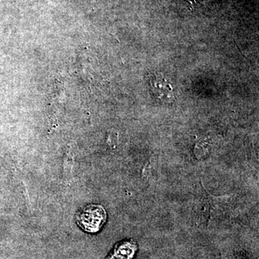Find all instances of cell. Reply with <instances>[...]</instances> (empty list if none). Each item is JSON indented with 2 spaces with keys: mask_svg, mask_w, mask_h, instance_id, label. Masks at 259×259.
<instances>
[{
  "mask_svg": "<svg viewBox=\"0 0 259 259\" xmlns=\"http://www.w3.org/2000/svg\"><path fill=\"white\" fill-rule=\"evenodd\" d=\"M151 84L153 93L158 97V98H169L172 93V88L168 80L162 76H157L152 79Z\"/></svg>",
  "mask_w": 259,
  "mask_h": 259,
  "instance_id": "obj_2",
  "label": "cell"
},
{
  "mask_svg": "<svg viewBox=\"0 0 259 259\" xmlns=\"http://www.w3.org/2000/svg\"><path fill=\"white\" fill-rule=\"evenodd\" d=\"M137 250V245L134 241H125L116 245L113 255L110 259H131Z\"/></svg>",
  "mask_w": 259,
  "mask_h": 259,
  "instance_id": "obj_3",
  "label": "cell"
},
{
  "mask_svg": "<svg viewBox=\"0 0 259 259\" xmlns=\"http://www.w3.org/2000/svg\"><path fill=\"white\" fill-rule=\"evenodd\" d=\"M106 221V210L100 204H89L76 215L78 226L83 231L90 233L100 231Z\"/></svg>",
  "mask_w": 259,
  "mask_h": 259,
  "instance_id": "obj_1",
  "label": "cell"
}]
</instances>
